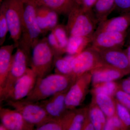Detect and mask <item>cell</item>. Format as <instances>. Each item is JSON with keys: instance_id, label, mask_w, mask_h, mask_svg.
Listing matches in <instances>:
<instances>
[{"instance_id": "f1b7e54d", "label": "cell", "mask_w": 130, "mask_h": 130, "mask_svg": "<svg viewBox=\"0 0 130 130\" xmlns=\"http://www.w3.org/2000/svg\"><path fill=\"white\" fill-rule=\"evenodd\" d=\"M116 114L120 119L126 130H130V111L115 99Z\"/></svg>"}, {"instance_id": "3957f363", "label": "cell", "mask_w": 130, "mask_h": 130, "mask_svg": "<svg viewBox=\"0 0 130 130\" xmlns=\"http://www.w3.org/2000/svg\"><path fill=\"white\" fill-rule=\"evenodd\" d=\"M97 24L93 12L86 11L78 5L68 14L66 27L69 37H92Z\"/></svg>"}, {"instance_id": "ac0fdd59", "label": "cell", "mask_w": 130, "mask_h": 130, "mask_svg": "<svg viewBox=\"0 0 130 130\" xmlns=\"http://www.w3.org/2000/svg\"><path fill=\"white\" fill-rule=\"evenodd\" d=\"M18 47L13 43L2 46L0 48V92L4 87L11 67L13 52Z\"/></svg>"}, {"instance_id": "83f0119b", "label": "cell", "mask_w": 130, "mask_h": 130, "mask_svg": "<svg viewBox=\"0 0 130 130\" xmlns=\"http://www.w3.org/2000/svg\"><path fill=\"white\" fill-rule=\"evenodd\" d=\"M51 31L53 32L61 47L65 53H66L69 36L68 35L66 26H64L62 25L58 24Z\"/></svg>"}, {"instance_id": "44dd1931", "label": "cell", "mask_w": 130, "mask_h": 130, "mask_svg": "<svg viewBox=\"0 0 130 130\" xmlns=\"http://www.w3.org/2000/svg\"><path fill=\"white\" fill-rule=\"evenodd\" d=\"M92 95V102L97 105L107 118L116 114V102L114 97L102 94Z\"/></svg>"}, {"instance_id": "ab89813d", "label": "cell", "mask_w": 130, "mask_h": 130, "mask_svg": "<svg viewBox=\"0 0 130 130\" xmlns=\"http://www.w3.org/2000/svg\"><path fill=\"white\" fill-rule=\"evenodd\" d=\"M75 1L78 5L81 6H82L83 0H75Z\"/></svg>"}, {"instance_id": "e0dca14e", "label": "cell", "mask_w": 130, "mask_h": 130, "mask_svg": "<svg viewBox=\"0 0 130 130\" xmlns=\"http://www.w3.org/2000/svg\"><path fill=\"white\" fill-rule=\"evenodd\" d=\"M90 72L92 74L93 87L103 83L121 79L127 75L121 71L106 66L96 68Z\"/></svg>"}, {"instance_id": "9c48e42d", "label": "cell", "mask_w": 130, "mask_h": 130, "mask_svg": "<svg viewBox=\"0 0 130 130\" xmlns=\"http://www.w3.org/2000/svg\"><path fill=\"white\" fill-rule=\"evenodd\" d=\"M91 80L92 74L90 72L77 78L66 95L65 104L67 109H76L82 105L88 93Z\"/></svg>"}, {"instance_id": "4fadbf2b", "label": "cell", "mask_w": 130, "mask_h": 130, "mask_svg": "<svg viewBox=\"0 0 130 130\" xmlns=\"http://www.w3.org/2000/svg\"><path fill=\"white\" fill-rule=\"evenodd\" d=\"M1 123L8 130H35V126L26 121L21 113L16 109L0 107Z\"/></svg>"}, {"instance_id": "60d3db41", "label": "cell", "mask_w": 130, "mask_h": 130, "mask_svg": "<svg viewBox=\"0 0 130 130\" xmlns=\"http://www.w3.org/2000/svg\"><path fill=\"white\" fill-rule=\"evenodd\" d=\"M127 35H128V36L127 37H130V27H129V28H128V30H127Z\"/></svg>"}, {"instance_id": "74e56055", "label": "cell", "mask_w": 130, "mask_h": 130, "mask_svg": "<svg viewBox=\"0 0 130 130\" xmlns=\"http://www.w3.org/2000/svg\"><path fill=\"white\" fill-rule=\"evenodd\" d=\"M126 55L128 56V59L129 61L130 64V38H129L127 48L124 50Z\"/></svg>"}, {"instance_id": "1f68e13d", "label": "cell", "mask_w": 130, "mask_h": 130, "mask_svg": "<svg viewBox=\"0 0 130 130\" xmlns=\"http://www.w3.org/2000/svg\"><path fill=\"white\" fill-rule=\"evenodd\" d=\"M9 31L8 25L4 9L0 7V45L2 46L5 42L7 34Z\"/></svg>"}, {"instance_id": "277c9868", "label": "cell", "mask_w": 130, "mask_h": 130, "mask_svg": "<svg viewBox=\"0 0 130 130\" xmlns=\"http://www.w3.org/2000/svg\"><path fill=\"white\" fill-rule=\"evenodd\" d=\"M54 54L47 38L40 40L32 47L29 66L37 76L43 77L50 74L54 67Z\"/></svg>"}, {"instance_id": "836d02e7", "label": "cell", "mask_w": 130, "mask_h": 130, "mask_svg": "<svg viewBox=\"0 0 130 130\" xmlns=\"http://www.w3.org/2000/svg\"><path fill=\"white\" fill-rule=\"evenodd\" d=\"M115 10L120 15L130 14V0H115Z\"/></svg>"}, {"instance_id": "7c38bea8", "label": "cell", "mask_w": 130, "mask_h": 130, "mask_svg": "<svg viewBox=\"0 0 130 130\" xmlns=\"http://www.w3.org/2000/svg\"><path fill=\"white\" fill-rule=\"evenodd\" d=\"M98 51L104 66L130 74V62L124 50L116 48Z\"/></svg>"}, {"instance_id": "52a82bcc", "label": "cell", "mask_w": 130, "mask_h": 130, "mask_svg": "<svg viewBox=\"0 0 130 130\" xmlns=\"http://www.w3.org/2000/svg\"><path fill=\"white\" fill-rule=\"evenodd\" d=\"M10 106L19 112L26 121L36 128L43 125L51 120L44 108L38 102L23 100L6 102Z\"/></svg>"}, {"instance_id": "6da1fadb", "label": "cell", "mask_w": 130, "mask_h": 130, "mask_svg": "<svg viewBox=\"0 0 130 130\" xmlns=\"http://www.w3.org/2000/svg\"><path fill=\"white\" fill-rule=\"evenodd\" d=\"M77 79L74 75L57 73L37 78L33 90L27 97L22 100L38 102L58 93L67 92Z\"/></svg>"}, {"instance_id": "cb8c5ba5", "label": "cell", "mask_w": 130, "mask_h": 130, "mask_svg": "<svg viewBox=\"0 0 130 130\" xmlns=\"http://www.w3.org/2000/svg\"><path fill=\"white\" fill-rule=\"evenodd\" d=\"M89 116L95 130H103L107 117L96 104L91 101L88 107Z\"/></svg>"}, {"instance_id": "4316f807", "label": "cell", "mask_w": 130, "mask_h": 130, "mask_svg": "<svg viewBox=\"0 0 130 130\" xmlns=\"http://www.w3.org/2000/svg\"><path fill=\"white\" fill-rule=\"evenodd\" d=\"M54 67L55 73L67 76L74 75L71 62L66 60L64 57L61 56L55 58Z\"/></svg>"}, {"instance_id": "603a6c76", "label": "cell", "mask_w": 130, "mask_h": 130, "mask_svg": "<svg viewBox=\"0 0 130 130\" xmlns=\"http://www.w3.org/2000/svg\"><path fill=\"white\" fill-rule=\"evenodd\" d=\"M92 37L70 36L69 37L66 53L76 55L87 48L91 43Z\"/></svg>"}, {"instance_id": "d6a6232c", "label": "cell", "mask_w": 130, "mask_h": 130, "mask_svg": "<svg viewBox=\"0 0 130 130\" xmlns=\"http://www.w3.org/2000/svg\"><path fill=\"white\" fill-rule=\"evenodd\" d=\"M114 98L130 111V94L119 87L115 94Z\"/></svg>"}, {"instance_id": "9a60e30c", "label": "cell", "mask_w": 130, "mask_h": 130, "mask_svg": "<svg viewBox=\"0 0 130 130\" xmlns=\"http://www.w3.org/2000/svg\"><path fill=\"white\" fill-rule=\"evenodd\" d=\"M130 26V14L107 19L98 24L94 34L102 31L126 32Z\"/></svg>"}, {"instance_id": "d4e9b609", "label": "cell", "mask_w": 130, "mask_h": 130, "mask_svg": "<svg viewBox=\"0 0 130 130\" xmlns=\"http://www.w3.org/2000/svg\"><path fill=\"white\" fill-rule=\"evenodd\" d=\"M88 115V107L74 109V115L68 130H82L84 123Z\"/></svg>"}, {"instance_id": "d590c367", "label": "cell", "mask_w": 130, "mask_h": 130, "mask_svg": "<svg viewBox=\"0 0 130 130\" xmlns=\"http://www.w3.org/2000/svg\"><path fill=\"white\" fill-rule=\"evenodd\" d=\"M119 84V87L130 94V79L129 78L123 79Z\"/></svg>"}, {"instance_id": "2e32d148", "label": "cell", "mask_w": 130, "mask_h": 130, "mask_svg": "<svg viewBox=\"0 0 130 130\" xmlns=\"http://www.w3.org/2000/svg\"><path fill=\"white\" fill-rule=\"evenodd\" d=\"M58 13L48 8L37 6L36 19L42 34L45 35L51 31L58 25Z\"/></svg>"}, {"instance_id": "7402d4cb", "label": "cell", "mask_w": 130, "mask_h": 130, "mask_svg": "<svg viewBox=\"0 0 130 130\" xmlns=\"http://www.w3.org/2000/svg\"><path fill=\"white\" fill-rule=\"evenodd\" d=\"M115 6V0H97L93 11L98 24L107 19L114 10Z\"/></svg>"}, {"instance_id": "4dcf8cb0", "label": "cell", "mask_w": 130, "mask_h": 130, "mask_svg": "<svg viewBox=\"0 0 130 130\" xmlns=\"http://www.w3.org/2000/svg\"><path fill=\"white\" fill-rule=\"evenodd\" d=\"M47 38L50 46L53 51L55 59L61 57L65 53L61 47L60 45L52 31H51V32L48 36Z\"/></svg>"}, {"instance_id": "d6986e66", "label": "cell", "mask_w": 130, "mask_h": 130, "mask_svg": "<svg viewBox=\"0 0 130 130\" xmlns=\"http://www.w3.org/2000/svg\"><path fill=\"white\" fill-rule=\"evenodd\" d=\"M37 6L52 9L59 14L67 15L78 5L75 0H32Z\"/></svg>"}, {"instance_id": "8fae6325", "label": "cell", "mask_w": 130, "mask_h": 130, "mask_svg": "<svg viewBox=\"0 0 130 130\" xmlns=\"http://www.w3.org/2000/svg\"><path fill=\"white\" fill-rule=\"evenodd\" d=\"M127 31L125 32L102 31L93 34L91 46L98 51L122 48L124 45L127 37Z\"/></svg>"}, {"instance_id": "f546056e", "label": "cell", "mask_w": 130, "mask_h": 130, "mask_svg": "<svg viewBox=\"0 0 130 130\" xmlns=\"http://www.w3.org/2000/svg\"><path fill=\"white\" fill-rule=\"evenodd\" d=\"M103 130H126L120 119L116 115L107 118Z\"/></svg>"}, {"instance_id": "7a4b0ae2", "label": "cell", "mask_w": 130, "mask_h": 130, "mask_svg": "<svg viewBox=\"0 0 130 130\" xmlns=\"http://www.w3.org/2000/svg\"><path fill=\"white\" fill-rule=\"evenodd\" d=\"M22 32L18 46L25 51L30 60L32 47L39 40L41 31L36 19L37 6L32 0H23Z\"/></svg>"}, {"instance_id": "8992f818", "label": "cell", "mask_w": 130, "mask_h": 130, "mask_svg": "<svg viewBox=\"0 0 130 130\" xmlns=\"http://www.w3.org/2000/svg\"><path fill=\"white\" fill-rule=\"evenodd\" d=\"M29 62L26 53L20 47H17L16 52L13 55L11 64L4 87L0 92L1 104L5 101L8 94L16 81L27 71L29 68Z\"/></svg>"}, {"instance_id": "ba28073f", "label": "cell", "mask_w": 130, "mask_h": 130, "mask_svg": "<svg viewBox=\"0 0 130 130\" xmlns=\"http://www.w3.org/2000/svg\"><path fill=\"white\" fill-rule=\"evenodd\" d=\"M71 64L73 74L77 78L96 68L104 66L99 51L91 46L86 48L77 55Z\"/></svg>"}, {"instance_id": "5b68a950", "label": "cell", "mask_w": 130, "mask_h": 130, "mask_svg": "<svg viewBox=\"0 0 130 130\" xmlns=\"http://www.w3.org/2000/svg\"><path fill=\"white\" fill-rule=\"evenodd\" d=\"M1 7L5 11L11 38L18 46L22 35L23 0H2Z\"/></svg>"}, {"instance_id": "e575fe53", "label": "cell", "mask_w": 130, "mask_h": 130, "mask_svg": "<svg viewBox=\"0 0 130 130\" xmlns=\"http://www.w3.org/2000/svg\"><path fill=\"white\" fill-rule=\"evenodd\" d=\"M96 1L97 0H83L81 6L86 11L93 12V7Z\"/></svg>"}, {"instance_id": "8d00e7d4", "label": "cell", "mask_w": 130, "mask_h": 130, "mask_svg": "<svg viewBox=\"0 0 130 130\" xmlns=\"http://www.w3.org/2000/svg\"><path fill=\"white\" fill-rule=\"evenodd\" d=\"M95 129L93 125V123L91 122L89 116L88 115L85 120L84 123L82 130H94Z\"/></svg>"}, {"instance_id": "7bdbcfd3", "label": "cell", "mask_w": 130, "mask_h": 130, "mask_svg": "<svg viewBox=\"0 0 130 130\" xmlns=\"http://www.w3.org/2000/svg\"></svg>"}, {"instance_id": "5bb4252c", "label": "cell", "mask_w": 130, "mask_h": 130, "mask_svg": "<svg viewBox=\"0 0 130 130\" xmlns=\"http://www.w3.org/2000/svg\"><path fill=\"white\" fill-rule=\"evenodd\" d=\"M67 92L56 94L38 102L43 107L51 119L59 118L68 111L65 104V97Z\"/></svg>"}, {"instance_id": "484cf974", "label": "cell", "mask_w": 130, "mask_h": 130, "mask_svg": "<svg viewBox=\"0 0 130 130\" xmlns=\"http://www.w3.org/2000/svg\"><path fill=\"white\" fill-rule=\"evenodd\" d=\"M119 88V83L116 81H110L103 83L93 87L90 91L92 95L102 94L114 97Z\"/></svg>"}, {"instance_id": "b9f144b4", "label": "cell", "mask_w": 130, "mask_h": 130, "mask_svg": "<svg viewBox=\"0 0 130 130\" xmlns=\"http://www.w3.org/2000/svg\"><path fill=\"white\" fill-rule=\"evenodd\" d=\"M129 78V79H130V77H129V78Z\"/></svg>"}, {"instance_id": "ffe728a7", "label": "cell", "mask_w": 130, "mask_h": 130, "mask_svg": "<svg viewBox=\"0 0 130 130\" xmlns=\"http://www.w3.org/2000/svg\"><path fill=\"white\" fill-rule=\"evenodd\" d=\"M74 112V109L68 110L63 116L53 119L43 125L36 128V130H68Z\"/></svg>"}, {"instance_id": "30bf717a", "label": "cell", "mask_w": 130, "mask_h": 130, "mask_svg": "<svg viewBox=\"0 0 130 130\" xmlns=\"http://www.w3.org/2000/svg\"><path fill=\"white\" fill-rule=\"evenodd\" d=\"M37 78L35 72L29 68L25 74L16 81L8 94L5 102L20 101L27 97L33 90Z\"/></svg>"}, {"instance_id": "f35d334b", "label": "cell", "mask_w": 130, "mask_h": 130, "mask_svg": "<svg viewBox=\"0 0 130 130\" xmlns=\"http://www.w3.org/2000/svg\"><path fill=\"white\" fill-rule=\"evenodd\" d=\"M0 130H8L7 128L2 123H1L0 124Z\"/></svg>"}]
</instances>
